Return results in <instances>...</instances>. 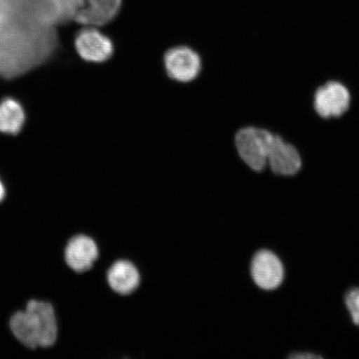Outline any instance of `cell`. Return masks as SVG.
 I'll list each match as a JSON object with an SVG mask.
<instances>
[{
  "label": "cell",
  "instance_id": "cell-1",
  "mask_svg": "<svg viewBox=\"0 0 359 359\" xmlns=\"http://www.w3.org/2000/svg\"><path fill=\"white\" fill-rule=\"evenodd\" d=\"M273 134L264 128L246 127L235 137L238 154L255 172H262L267 165V156Z\"/></svg>",
  "mask_w": 359,
  "mask_h": 359
},
{
  "label": "cell",
  "instance_id": "cell-2",
  "mask_svg": "<svg viewBox=\"0 0 359 359\" xmlns=\"http://www.w3.org/2000/svg\"><path fill=\"white\" fill-rule=\"evenodd\" d=\"M163 67L168 78L181 83L198 79L202 60L198 53L187 45L170 48L164 53Z\"/></svg>",
  "mask_w": 359,
  "mask_h": 359
},
{
  "label": "cell",
  "instance_id": "cell-3",
  "mask_svg": "<svg viewBox=\"0 0 359 359\" xmlns=\"http://www.w3.org/2000/svg\"><path fill=\"white\" fill-rule=\"evenodd\" d=\"M83 27L74 39L79 56L89 64L101 65L109 61L115 53L112 39L97 27Z\"/></svg>",
  "mask_w": 359,
  "mask_h": 359
},
{
  "label": "cell",
  "instance_id": "cell-4",
  "mask_svg": "<svg viewBox=\"0 0 359 359\" xmlns=\"http://www.w3.org/2000/svg\"><path fill=\"white\" fill-rule=\"evenodd\" d=\"M351 95L344 84L330 81L314 93L313 107L322 118H339L349 109Z\"/></svg>",
  "mask_w": 359,
  "mask_h": 359
},
{
  "label": "cell",
  "instance_id": "cell-5",
  "mask_svg": "<svg viewBox=\"0 0 359 359\" xmlns=\"http://www.w3.org/2000/svg\"><path fill=\"white\" fill-rule=\"evenodd\" d=\"M267 165L272 172L280 176L291 177L302 167V159L296 147L279 135L273 134L267 156Z\"/></svg>",
  "mask_w": 359,
  "mask_h": 359
},
{
  "label": "cell",
  "instance_id": "cell-6",
  "mask_svg": "<svg viewBox=\"0 0 359 359\" xmlns=\"http://www.w3.org/2000/svg\"><path fill=\"white\" fill-rule=\"evenodd\" d=\"M284 267L277 255L263 250L255 255L251 263V276L259 288L272 290L284 280Z\"/></svg>",
  "mask_w": 359,
  "mask_h": 359
},
{
  "label": "cell",
  "instance_id": "cell-7",
  "mask_svg": "<svg viewBox=\"0 0 359 359\" xmlns=\"http://www.w3.org/2000/svg\"><path fill=\"white\" fill-rule=\"evenodd\" d=\"M97 242L87 235L72 238L65 247V259L67 266L76 273H85L91 269L100 258Z\"/></svg>",
  "mask_w": 359,
  "mask_h": 359
},
{
  "label": "cell",
  "instance_id": "cell-8",
  "mask_svg": "<svg viewBox=\"0 0 359 359\" xmlns=\"http://www.w3.org/2000/svg\"><path fill=\"white\" fill-rule=\"evenodd\" d=\"M26 311L32 318L33 325L39 337V347L53 346L57 340L58 327L55 309L51 304L31 300Z\"/></svg>",
  "mask_w": 359,
  "mask_h": 359
},
{
  "label": "cell",
  "instance_id": "cell-9",
  "mask_svg": "<svg viewBox=\"0 0 359 359\" xmlns=\"http://www.w3.org/2000/svg\"><path fill=\"white\" fill-rule=\"evenodd\" d=\"M123 0H83V7L75 18L82 26H105L119 15Z\"/></svg>",
  "mask_w": 359,
  "mask_h": 359
},
{
  "label": "cell",
  "instance_id": "cell-10",
  "mask_svg": "<svg viewBox=\"0 0 359 359\" xmlns=\"http://www.w3.org/2000/svg\"><path fill=\"white\" fill-rule=\"evenodd\" d=\"M109 288L119 295L128 296L136 291L141 284L140 271L128 259L116 260L107 272Z\"/></svg>",
  "mask_w": 359,
  "mask_h": 359
},
{
  "label": "cell",
  "instance_id": "cell-11",
  "mask_svg": "<svg viewBox=\"0 0 359 359\" xmlns=\"http://www.w3.org/2000/svg\"><path fill=\"white\" fill-rule=\"evenodd\" d=\"M25 120V111L16 100L8 98L0 103V132L12 135L19 133Z\"/></svg>",
  "mask_w": 359,
  "mask_h": 359
},
{
  "label": "cell",
  "instance_id": "cell-12",
  "mask_svg": "<svg viewBox=\"0 0 359 359\" xmlns=\"http://www.w3.org/2000/svg\"><path fill=\"white\" fill-rule=\"evenodd\" d=\"M11 329L16 339L29 348L39 347V337L34 329L32 318L28 311L13 314L11 320Z\"/></svg>",
  "mask_w": 359,
  "mask_h": 359
},
{
  "label": "cell",
  "instance_id": "cell-13",
  "mask_svg": "<svg viewBox=\"0 0 359 359\" xmlns=\"http://www.w3.org/2000/svg\"><path fill=\"white\" fill-rule=\"evenodd\" d=\"M345 302L354 324L359 326V289L350 290L346 295Z\"/></svg>",
  "mask_w": 359,
  "mask_h": 359
},
{
  "label": "cell",
  "instance_id": "cell-14",
  "mask_svg": "<svg viewBox=\"0 0 359 359\" xmlns=\"http://www.w3.org/2000/svg\"><path fill=\"white\" fill-rule=\"evenodd\" d=\"M291 358L294 359H314V358H322L321 356L317 355L311 353H297L290 356Z\"/></svg>",
  "mask_w": 359,
  "mask_h": 359
},
{
  "label": "cell",
  "instance_id": "cell-15",
  "mask_svg": "<svg viewBox=\"0 0 359 359\" xmlns=\"http://www.w3.org/2000/svg\"><path fill=\"white\" fill-rule=\"evenodd\" d=\"M6 187H4V184L0 180V202H1L4 198H6Z\"/></svg>",
  "mask_w": 359,
  "mask_h": 359
}]
</instances>
